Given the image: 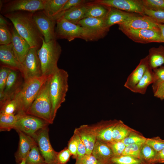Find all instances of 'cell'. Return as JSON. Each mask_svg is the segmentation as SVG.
I'll list each match as a JSON object with an SVG mask.
<instances>
[{
	"instance_id": "cell-1",
	"label": "cell",
	"mask_w": 164,
	"mask_h": 164,
	"mask_svg": "<svg viewBox=\"0 0 164 164\" xmlns=\"http://www.w3.org/2000/svg\"><path fill=\"white\" fill-rule=\"evenodd\" d=\"M33 12L19 11L3 15L11 21L18 33L28 43L31 48L39 50L42 45L43 37L34 21Z\"/></svg>"
},
{
	"instance_id": "cell-2",
	"label": "cell",
	"mask_w": 164,
	"mask_h": 164,
	"mask_svg": "<svg viewBox=\"0 0 164 164\" xmlns=\"http://www.w3.org/2000/svg\"><path fill=\"white\" fill-rule=\"evenodd\" d=\"M68 77L66 71L59 68L50 76L49 92L52 104L51 117L53 121L58 110L65 101L68 88Z\"/></svg>"
},
{
	"instance_id": "cell-3",
	"label": "cell",
	"mask_w": 164,
	"mask_h": 164,
	"mask_svg": "<svg viewBox=\"0 0 164 164\" xmlns=\"http://www.w3.org/2000/svg\"><path fill=\"white\" fill-rule=\"evenodd\" d=\"M50 75H42L24 81L21 90L13 98L17 106L16 114H26L27 110L36 97L41 87Z\"/></svg>"
},
{
	"instance_id": "cell-4",
	"label": "cell",
	"mask_w": 164,
	"mask_h": 164,
	"mask_svg": "<svg viewBox=\"0 0 164 164\" xmlns=\"http://www.w3.org/2000/svg\"><path fill=\"white\" fill-rule=\"evenodd\" d=\"M42 40V45L38 50L37 54L41 63L42 75L49 76L59 69L57 63L62 49L56 39L46 43L43 38Z\"/></svg>"
},
{
	"instance_id": "cell-5",
	"label": "cell",
	"mask_w": 164,
	"mask_h": 164,
	"mask_svg": "<svg viewBox=\"0 0 164 164\" xmlns=\"http://www.w3.org/2000/svg\"><path fill=\"white\" fill-rule=\"evenodd\" d=\"M50 76L41 87L26 114L39 118L52 124L53 121L52 119V104L49 92Z\"/></svg>"
},
{
	"instance_id": "cell-6",
	"label": "cell",
	"mask_w": 164,
	"mask_h": 164,
	"mask_svg": "<svg viewBox=\"0 0 164 164\" xmlns=\"http://www.w3.org/2000/svg\"><path fill=\"white\" fill-rule=\"evenodd\" d=\"M55 33L56 39H65L70 42L78 38L86 41H96L88 30L63 17L56 20Z\"/></svg>"
},
{
	"instance_id": "cell-7",
	"label": "cell",
	"mask_w": 164,
	"mask_h": 164,
	"mask_svg": "<svg viewBox=\"0 0 164 164\" xmlns=\"http://www.w3.org/2000/svg\"><path fill=\"white\" fill-rule=\"evenodd\" d=\"M45 0H0V10L3 15L19 11L34 12L43 10Z\"/></svg>"
},
{
	"instance_id": "cell-8",
	"label": "cell",
	"mask_w": 164,
	"mask_h": 164,
	"mask_svg": "<svg viewBox=\"0 0 164 164\" xmlns=\"http://www.w3.org/2000/svg\"><path fill=\"white\" fill-rule=\"evenodd\" d=\"M18 115L14 129L20 131L33 138L36 133L49 124L39 118L27 114Z\"/></svg>"
},
{
	"instance_id": "cell-9",
	"label": "cell",
	"mask_w": 164,
	"mask_h": 164,
	"mask_svg": "<svg viewBox=\"0 0 164 164\" xmlns=\"http://www.w3.org/2000/svg\"><path fill=\"white\" fill-rule=\"evenodd\" d=\"M33 138L46 163L56 164V157L58 152L54 150L51 144L48 126L38 131Z\"/></svg>"
},
{
	"instance_id": "cell-10",
	"label": "cell",
	"mask_w": 164,
	"mask_h": 164,
	"mask_svg": "<svg viewBox=\"0 0 164 164\" xmlns=\"http://www.w3.org/2000/svg\"><path fill=\"white\" fill-rule=\"evenodd\" d=\"M33 19L46 43L56 39L55 33L56 20L47 15L43 10L34 12Z\"/></svg>"
},
{
	"instance_id": "cell-11",
	"label": "cell",
	"mask_w": 164,
	"mask_h": 164,
	"mask_svg": "<svg viewBox=\"0 0 164 164\" xmlns=\"http://www.w3.org/2000/svg\"><path fill=\"white\" fill-rule=\"evenodd\" d=\"M128 38L134 42L142 44L155 42L164 43L160 31L149 29L119 28Z\"/></svg>"
},
{
	"instance_id": "cell-12",
	"label": "cell",
	"mask_w": 164,
	"mask_h": 164,
	"mask_svg": "<svg viewBox=\"0 0 164 164\" xmlns=\"http://www.w3.org/2000/svg\"><path fill=\"white\" fill-rule=\"evenodd\" d=\"M22 78L19 71L10 69L4 91L0 92V105L13 99L19 91L24 82Z\"/></svg>"
},
{
	"instance_id": "cell-13",
	"label": "cell",
	"mask_w": 164,
	"mask_h": 164,
	"mask_svg": "<svg viewBox=\"0 0 164 164\" xmlns=\"http://www.w3.org/2000/svg\"><path fill=\"white\" fill-rule=\"evenodd\" d=\"M94 2L107 7L145 15L142 0H95Z\"/></svg>"
},
{
	"instance_id": "cell-14",
	"label": "cell",
	"mask_w": 164,
	"mask_h": 164,
	"mask_svg": "<svg viewBox=\"0 0 164 164\" xmlns=\"http://www.w3.org/2000/svg\"><path fill=\"white\" fill-rule=\"evenodd\" d=\"M38 50L31 48L26 54L23 64L24 81L42 76L41 63L37 54Z\"/></svg>"
},
{
	"instance_id": "cell-15",
	"label": "cell",
	"mask_w": 164,
	"mask_h": 164,
	"mask_svg": "<svg viewBox=\"0 0 164 164\" xmlns=\"http://www.w3.org/2000/svg\"><path fill=\"white\" fill-rule=\"evenodd\" d=\"M77 25L89 31L96 41L104 38L110 29L106 26L104 19L86 18L80 21Z\"/></svg>"
},
{
	"instance_id": "cell-16",
	"label": "cell",
	"mask_w": 164,
	"mask_h": 164,
	"mask_svg": "<svg viewBox=\"0 0 164 164\" xmlns=\"http://www.w3.org/2000/svg\"><path fill=\"white\" fill-rule=\"evenodd\" d=\"M0 61L1 67L19 71L23 77V67L15 55L12 43L7 45H0Z\"/></svg>"
},
{
	"instance_id": "cell-17",
	"label": "cell",
	"mask_w": 164,
	"mask_h": 164,
	"mask_svg": "<svg viewBox=\"0 0 164 164\" xmlns=\"http://www.w3.org/2000/svg\"><path fill=\"white\" fill-rule=\"evenodd\" d=\"M119 121L116 119L102 121L89 125L97 139L107 143L112 141L113 129Z\"/></svg>"
},
{
	"instance_id": "cell-18",
	"label": "cell",
	"mask_w": 164,
	"mask_h": 164,
	"mask_svg": "<svg viewBox=\"0 0 164 164\" xmlns=\"http://www.w3.org/2000/svg\"><path fill=\"white\" fill-rule=\"evenodd\" d=\"M12 35V44L15 55L23 65L26 54L31 48L28 43L18 33L13 24L9 25Z\"/></svg>"
},
{
	"instance_id": "cell-19",
	"label": "cell",
	"mask_w": 164,
	"mask_h": 164,
	"mask_svg": "<svg viewBox=\"0 0 164 164\" xmlns=\"http://www.w3.org/2000/svg\"><path fill=\"white\" fill-rule=\"evenodd\" d=\"M118 25V29H149L160 31L157 23L145 15L142 16L137 15L125 22Z\"/></svg>"
},
{
	"instance_id": "cell-20",
	"label": "cell",
	"mask_w": 164,
	"mask_h": 164,
	"mask_svg": "<svg viewBox=\"0 0 164 164\" xmlns=\"http://www.w3.org/2000/svg\"><path fill=\"white\" fill-rule=\"evenodd\" d=\"M19 136V142L18 149L15 155V161L20 163L25 159L33 146L36 143L34 139L24 133L17 131Z\"/></svg>"
},
{
	"instance_id": "cell-21",
	"label": "cell",
	"mask_w": 164,
	"mask_h": 164,
	"mask_svg": "<svg viewBox=\"0 0 164 164\" xmlns=\"http://www.w3.org/2000/svg\"><path fill=\"white\" fill-rule=\"evenodd\" d=\"M147 56L140 60L135 69L130 74L125 83L124 87L133 92L148 67Z\"/></svg>"
},
{
	"instance_id": "cell-22",
	"label": "cell",
	"mask_w": 164,
	"mask_h": 164,
	"mask_svg": "<svg viewBox=\"0 0 164 164\" xmlns=\"http://www.w3.org/2000/svg\"><path fill=\"white\" fill-rule=\"evenodd\" d=\"M137 15L138 14L109 7L108 12L104 19V21L106 26L110 28L114 25L124 23Z\"/></svg>"
},
{
	"instance_id": "cell-23",
	"label": "cell",
	"mask_w": 164,
	"mask_h": 164,
	"mask_svg": "<svg viewBox=\"0 0 164 164\" xmlns=\"http://www.w3.org/2000/svg\"><path fill=\"white\" fill-rule=\"evenodd\" d=\"M92 154L97 161V164H110L114 156L112 152L107 144L97 140Z\"/></svg>"
},
{
	"instance_id": "cell-24",
	"label": "cell",
	"mask_w": 164,
	"mask_h": 164,
	"mask_svg": "<svg viewBox=\"0 0 164 164\" xmlns=\"http://www.w3.org/2000/svg\"><path fill=\"white\" fill-rule=\"evenodd\" d=\"M77 134L84 144L86 149V153L88 149H93L97 141L96 136L89 125H84L76 128L74 132Z\"/></svg>"
},
{
	"instance_id": "cell-25",
	"label": "cell",
	"mask_w": 164,
	"mask_h": 164,
	"mask_svg": "<svg viewBox=\"0 0 164 164\" xmlns=\"http://www.w3.org/2000/svg\"><path fill=\"white\" fill-rule=\"evenodd\" d=\"M91 1L74 7L64 12L60 17H63L68 21L75 24L84 19L86 12Z\"/></svg>"
},
{
	"instance_id": "cell-26",
	"label": "cell",
	"mask_w": 164,
	"mask_h": 164,
	"mask_svg": "<svg viewBox=\"0 0 164 164\" xmlns=\"http://www.w3.org/2000/svg\"><path fill=\"white\" fill-rule=\"evenodd\" d=\"M147 56L149 66L152 70L162 66L164 64V46L150 48Z\"/></svg>"
},
{
	"instance_id": "cell-27",
	"label": "cell",
	"mask_w": 164,
	"mask_h": 164,
	"mask_svg": "<svg viewBox=\"0 0 164 164\" xmlns=\"http://www.w3.org/2000/svg\"><path fill=\"white\" fill-rule=\"evenodd\" d=\"M154 80L153 70L148 66L141 79L135 86L133 92L142 94H145L148 86Z\"/></svg>"
},
{
	"instance_id": "cell-28",
	"label": "cell",
	"mask_w": 164,
	"mask_h": 164,
	"mask_svg": "<svg viewBox=\"0 0 164 164\" xmlns=\"http://www.w3.org/2000/svg\"><path fill=\"white\" fill-rule=\"evenodd\" d=\"M68 0H45L43 11L50 17L54 18Z\"/></svg>"
},
{
	"instance_id": "cell-29",
	"label": "cell",
	"mask_w": 164,
	"mask_h": 164,
	"mask_svg": "<svg viewBox=\"0 0 164 164\" xmlns=\"http://www.w3.org/2000/svg\"><path fill=\"white\" fill-rule=\"evenodd\" d=\"M109 10V7L96 3L91 1L84 16V18L104 19Z\"/></svg>"
},
{
	"instance_id": "cell-30",
	"label": "cell",
	"mask_w": 164,
	"mask_h": 164,
	"mask_svg": "<svg viewBox=\"0 0 164 164\" xmlns=\"http://www.w3.org/2000/svg\"><path fill=\"white\" fill-rule=\"evenodd\" d=\"M133 129L125 124L120 120L114 127L112 135V141H122L131 132L134 131Z\"/></svg>"
},
{
	"instance_id": "cell-31",
	"label": "cell",
	"mask_w": 164,
	"mask_h": 164,
	"mask_svg": "<svg viewBox=\"0 0 164 164\" xmlns=\"http://www.w3.org/2000/svg\"><path fill=\"white\" fill-rule=\"evenodd\" d=\"M18 118L17 114H7L0 113V130L9 131L14 129Z\"/></svg>"
},
{
	"instance_id": "cell-32",
	"label": "cell",
	"mask_w": 164,
	"mask_h": 164,
	"mask_svg": "<svg viewBox=\"0 0 164 164\" xmlns=\"http://www.w3.org/2000/svg\"><path fill=\"white\" fill-rule=\"evenodd\" d=\"M157 152L152 147L144 143L141 148L140 159L145 164H155Z\"/></svg>"
},
{
	"instance_id": "cell-33",
	"label": "cell",
	"mask_w": 164,
	"mask_h": 164,
	"mask_svg": "<svg viewBox=\"0 0 164 164\" xmlns=\"http://www.w3.org/2000/svg\"><path fill=\"white\" fill-rule=\"evenodd\" d=\"M25 160L26 164H47L36 143L32 147Z\"/></svg>"
},
{
	"instance_id": "cell-34",
	"label": "cell",
	"mask_w": 164,
	"mask_h": 164,
	"mask_svg": "<svg viewBox=\"0 0 164 164\" xmlns=\"http://www.w3.org/2000/svg\"><path fill=\"white\" fill-rule=\"evenodd\" d=\"M110 164H145L140 159L131 156L121 155L113 156L111 159Z\"/></svg>"
},
{
	"instance_id": "cell-35",
	"label": "cell",
	"mask_w": 164,
	"mask_h": 164,
	"mask_svg": "<svg viewBox=\"0 0 164 164\" xmlns=\"http://www.w3.org/2000/svg\"><path fill=\"white\" fill-rule=\"evenodd\" d=\"M146 139L140 133L135 130L122 141L126 146L133 144L144 143H145Z\"/></svg>"
},
{
	"instance_id": "cell-36",
	"label": "cell",
	"mask_w": 164,
	"mask_h": 164,
	"mask_svg": "<svg viewBox=\"0 0 164 164\" xmlns=\"http://www.w3.org/2000/svg\"><path fill=\"white\" fill-rule=\"evenodd\" d=\"M9 25H0V45H7L12 43V35Z\"/></svg>"
},
{
	"instance_id": "cell-37",
	"label": "cell",
	"mask_w": 164,
	"mask_h": 164,
	"mask_svg": "<svg viewBox=\"0 0 164 164\" xmlns=\"http://www.w3.org/2000/svg\"><path fill=\"white\" fill-rule=\"evenodd\" d=\"M144 12L145 15L155 23L164 24V11H154L144 7Z\"/></svg>"
},
{
	"instance_id": "cell-38",
	"label": "cell",
	"mask_w": 164,
	"mask_h": 164,
	"mask_svg": "<svg viewBox=\"0 0 164 164\" xmlns=\"http://www.w3.org/2000/svg\"><path fill=\"white\" fill-rule=\"evenodd\" d=\"M143 144L137 143L126 146L122 155L129 156L140 159V152Z\"/></svg>"
},
{
	"instance_id": "cell-39",
	"label": "cell",
	"mask_w": 164,
	"mask_h": 164,
	"mask_svg": "<svg viewBox=\"0 0 164 164\" xmlns=\"http://www.w3.org/2000/svg\"><path fill=\"white\" fill-rule=\"evenodd\" d=\"M144 7L154 11H164V0H142Z\"/></svg>"
},
{
	"instance_id": "cell-40",
	"label": "cell",
	"mask_w": 164,
	"mask_h": 164,
	"mask_svg": "<svg viewBox=\"0 0 164 164\" xmlns=\"http://www.w3.org/2000/svg\"><path fill=\"white\" fill-rule=\"evenodd\" d=\"M17 109V103L14 99L7 101L0 105V113L7 114H15Z\"/></svg>"
},
{
	"instance_id": "cell-41",
	"label": "cell",
	"mask_w": 164,
	"mask_h": 164,
	"mask_svg": "<svg viewBox=\"0 0 164 164\" xmlns=\"http://www.w3.org/2000/svg\"><path fill=\"white\" fill-rule=\"evenodd\" d=\"M153 71L154 80L152 86V91L154 93L159 84L164 81V66L160 67L153 70Z\"/></svg>"
},
{
	"instance_id": "cell-42",
	"label": "cell",
	"mask_w": 164,
	"mask_h": 164,
	"mask_svg": "<svg viewBox=\"0 0 164 164\" xmlns=\"http://www.w3.org/2000/svg\"><path fill=\"white\" fill-rule=\"evenodd\" d=\"M106 144L111 150L113 156H118L122 155L126 147L122 141H112Z\"/></svg>"
},
{
	"instance_id": "cell-43",
	"label": "cell",
	"mask_w": 164,
	"mask_h": 164,
	"mask_svg": "<svg viewBox=\"0 0 164 164\" xmlns=\"http://www.w3.org/2000/svg\"><path fill=\"white\" fill-rule=\"evenodd\" d=\"M145 143L152 147L157 152L164 149V140L159 137L146 138Z\"/></svg>"
},
{
	"instance_id": "cell-44",
	"label": "cell",
	"mask_w": 164,
	"mask_h": 164,
	"mask_svg": "<svg viewBox=\"0 0 164 164\" xmlns=\"http://www.w3.org/2000/svg\"><path fill=\"white\" fill-rule=\"evenodd\" d=\"M89 0H68L65 4L59 13L54 18L56 20L59 18L63 14L70 9L88 2Z\"/></svg>"
},
{
	"instance_id": "cell-45",
	"label": "cell",
	"mask_w": 164,
	"mask_h": 164,
	"mask_svg": "<svg viewBox=\"0 0 164 164\" xmlns=\"http://www.w3.org/2000/svg\"><path fill=\"white\" fill-rule=\"evenodd\" d=\"M72 155L67 147L58 152L56 157V164H67Z\"/></svg>"
},
{
	"instance_id": "cell-46",
	"label": "cell",
	"mask_w": 164,
	"mask_h": 164,
	"mask_svg": "<svg viewBox=\"0 0 164 164\" xmlns=\"http://www.w3.org/2000/svg\"><path fill=\"white\" fill-rule=\"evenodd\" d=\"M77 135L74 133L68 142L67 147L72 155L73 158L75 159L77 156Z\"/></svg>"
},
{
	"instance_id": "cell-47",
	"label": "cell",
	"mask_w": 164,
	"mask_h": 164,
	"mask_svg": "<svg viewBox=\"0 0 164 164\" xmlns=\"http://www.w3.org/2000/svg\"><path fill=\"white\" fill-rule=\"evenodd\" d=\"M97 161L92 154H86L76 159L75 164H97Z\"/></svg>"
},
{
	"instance_id": "cell-48",
	"label": "cell",
	"mask_w": 164,
	"mask_h": 164,
	"mask_svg": "<svg viewBox=\"0 0 164 164\" xmlns=\"http://www.w3.org/2000/svg\"><path fill=\"white\" fill-rule=\"evenodd\" d=\"M10 69L1 67L0 69V92H3Z\"/></svg>"
},
{
	"instance_id": "cell-49",
	"label": "cell",
	"mask_w": 164,
	"mask_h": 164,
	"mask_svg": "<svg viewBox=\"0 0 164 164\" xmlns=\"http://www.w3.org/2000/svg\"><path fill=\"white\" fill-rule=\"evenodd\" d=\"M74 133L77 135L78 142L77 157L82 156L86 154V147L79 135L76 133L74 132Z\"/></svg>"
},
{
	"instance_id": "cell-50",
	"label": "cell",
	"mask_w": 164,
	"mask_h": 164,
	"mask_svg": "<svg viewBox=\"0 0 164 164\" xmlns=\"http://www.w3.org/2000/svg\"><path fill=\"white\" fill-rule=\"evenodd\" d=\"M153 94L155 97L161 100L164 99V81L159 84Z\"/></svg>"
},
{
	"instance_id": "cell-51",
	"label": "cell",
	"mask_w": 164,
	"mask_h": 164,
	"mask_svg": "<svg viewBox=\"0 0 164 164\" xmlns=\"http://www.w3.org/2000/svg\"><path fill=\"white\" fill-rule=\"evenodd\" d=\"M155 163V164L164 163V149L157 152Z\"/></svg>"
},
{
	"instance_id": "cell-52",
	"label": "cell",
	"mask_w": 164,
	"mask_h": 164,
	"mask_svg": "<svg viewBox=\"0 0 164 164\" xmlns=\"http://www.w3.org/2000/svg\"><path fill=\"white\" fill-rule=\"evenodd\" d=\"M157 24L160 29L161 37L164 42V24L160 23Z\"/></svg>"
},
{
	"instance_id": "cell-53",
	"label": "cell",
	"mask_w": 164,
	"mask_h": 164,
	"mask_svg": "<svg viewBox=\"0 0 164 164\" xmlns=\"http://www.w3.org/2000/svg\"><path fill=\"white\" fill-rule=\"evenodd\" d=\"M0 25H9L8 22L1 14L0 16Z\"/></svg>"
},
{
	"instance_id": "cell-54",
	"label": "cell",
	"mask_w": 164,
	"mask_h": 164,
	"mask_svg": "<svg viewBox=\"0 0 164 164\" xmlns=\"http://www.w3.org/2000/svg\"><path fill=\"white\" fill-rule=\"evenodd\" d=\"M19 164H26L25 159L23 160Z\"/></svg>"
}]
</instances>
